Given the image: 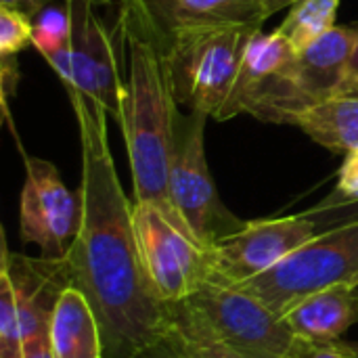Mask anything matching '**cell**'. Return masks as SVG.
I'll return each mask as SVG.
<instances>
[{
  "label": "cell",
  "instance_id": "obj_1",
  "mask_svg": "<svg viewBox=\"0 0 358 358\" xmlns=\"http://www.w3.org/2000/svg\"><path fill=\"white\" fill-rule=\"evenodd\" d=\"M82 147V222L67 254L71 283L90 302L105 358H157L168 340V306L149 285L138 254L132 208L120 185L107 111L82 92H67Z\"/></svg>",
  "mask_w": 358,
  "mask_h": 358
},
{
  "label": "cell",
  "instance_id": "obj_2",
  "mask_svg": "<svg viewBox=\"0 0 358 358\" xmlns=\"http://www.w3.org/2000/svg\"><path fill=\"white\" fill-rule=\"evenodd\" d=\"M117 34L128 55L122 134L130 162L134 203L155 206L191 235L170 197V157L178 103L172 92L164 38L141 0H120Z\"/></svg>",
  "mask_w": 358,
  "mask_h": 358
},
{
  "label": "cell",
  "instance_id": "obj_3",
  "mask_svg": "<svg viewBox=\"0 0 358 358\" xmlns=\"http://www.w3.org/2000/svg\"><path fill=\"white\" fill-rule=\"evenodd\" d=\"M168 334L237 358H285L296 334L258 298L214 281L166 304Z\"/></svg>",
  "mask_w": 358,
  "mask_h": 358
},
{
  "label": "cell",
  "instance_id": "obj_4",
  "mask_svg": "<svg viewBox=\"0 0 358 358\" xmlns=\"http://www.w3.org/2000/svg\"><path fill=\"white\" fill-rule=\"evenodd\" d=\"M260 29V25L222 23L185 27L164 38L176 103L227 122L248 44Z\"/></svg>",
  "mask_w": 358,
  "mask_h": 358
},
{
  "label": "cell",
  "instance_id": "obj_5",
  "mask_svg": "<svg viewBox=\"0 0 358 358\" xmlns=\"http://www.w3.org/2000/svg\"><path fill=\"white\" fill-rule=\"evenodd\" d=\"M358 287V220L319 233L271 271L233 285L277 315L331 285Z\"/></svg>",
  "mask_w": 358,
  "mask_h": 358
},
{
  "label": "cell",
  "instance_id": "obj_6",
  "mask_svg": "<svg viewBox=\"0 0 358 358\" xmlns=\"http://www.w3.org/2000/svg\"><path fill=\"white\" fill-rule=\"evenodd\" d=\"M208 115L201 111H178L174 122L172 157H170V197L172 203L191 231V235L206 248L235 235L245 227L220 199L212 180L206 157Z\"/></svg>",
  "mask_w": 358,
  "mask_h": 358
},
{
  "label": "cell",
  "instance_id": "obj_7",
  "mask_svg": "<svg viewBox=\"0 0 358 358\" xmlns=\"http://www.w3.org/2000/svg\"><path fill=\"white\" fill-rule=\"evenodd\" d=\"M73 19L71 42L46 57V63L61 78L67 92H82L120 122L126 82L122 80L113 36L96 15L90 0H67Z\"/></svg>",
  "mask_w": 358,
  "mask_h": 358
},
{
  "label": "cell",
  "instance_id": "obj_8",
  "mask_svg": "<svg viewBox=\"0 0 358 358\" xmlns=\"http://www.w3.org/2000/svg\"><path fill=\"white\" fill-rule=\"evenodd\" d=\"M132 220L143 268L159 302H178L210 279V248L170 222L155 206L134 203Z\"/></svg>",
  "mask_w": 358,
  "mask_h": 358
},
{
  "label": "cell",
  "instance_id": "obj_9",
  "mask_svg": "<svg viewBox=\"0 0 358 358\" xmlns=\"http://www.w3.org/2000/svg\"><path fill=\"white\" fill-rule=\"evenodd\" d=\"M296 55L298 50L277 29L256 31L239 69L229 120L250 113L262 122L296 126L302 115L292 78Z\"/></svg>",
  "mask_w": 358,
  "mask_h": 358
},
{
  "label": "cell",
  "instance_id": "obj_10",
  "mask_svg": "<svg viewBox=\"0 0 358 358\" xmlns=\"http://www.w3.org/2000/svg\"><path fill=\"white\" fill-rule=\"evenodd\" d=\"M25 182L19 201V233L23 243H34L46 258H65L82 222L80 193L67 189L55 164L27 155Z\"/></svg>",
  "mask_w": 358,
  "mask_h": 358
},
{
  "label": "cell",
  "instance_id": "obj_11",
  "mask_svg": "<svg viewBox=\"0 0 358 358\" xmlns=\"http://www.w3.org/2000/svg\"><path fill=\"white\" fill-rule=\"evenodd\" d=\"M319 229L304 212L285 218L245 222L235 235L210 248V279L220 285L245 283L285 260L304 243L315 239Z\"/></svg>",
  "mask_w": 358,
  "mask_h": 358
},
{
  "label": "cell",
  "instance_id": "obj_12",
  "mask_svg": "<svg viewBox=\"0 0 358 358\" xmlns=\"http://www.w3.org/2000/svg\"><path fill=\"white\" fill-rule=\"evenodd\" d=\"M0 266L10 275L19 315H21V334L25 338L48 336L50 319L55 304L61 292L71 283L69 260L65 258H29L17 252H10L6 237L2 235V254Z\"/></svg>",
  "mask_w": 358,
  "mask_h": 358
},
{
  "label": "cell",
  "instance_id": "obj_13",
  "mask_svg": "<svg viewBox=\"0 0 358 358\" xmlns=\"http://www.w3.org/2000/svg\"><path fill=\"white\" fill-rule=\"evenodd\" d=\"M357 38L358 23L336 25L304 50H298L292 78L302 113L319 103L340 96Z\"/></svg>",
  "mask_w": 358,
  "mask_h": 358
},
{
  "label": "cell",
  "instance_id": "obj_14",
  "mask_svg": "<svg viewBox=\"0 0 358 358\" xmlns=\"http://www.w3.org/2000/svg\"><path fill=\"white\" fill-rule=\"evenodd\" d=\"M159 29L162 38L185 29L201 25H222V23H245L260 25L264 17L260 13L258 0H141Z\"/></svg>",
  "mask_w": 358,
  "mask_h": 358
},
{
  "label": "cell",
  "instance_id": "obj_15",
  "mask_svg": "<svg viewBox=\"0 0 358 358\" xmlns=\"http://www.w3.org/2000/svg\"><path fill=\"white\" fill-rule=\"evenodd\" d=\"M298 338L340 340L358 323V287L340 283L321 289L283 315Z\"/></svg>",
  "mask_w": 358,
  "mask_h": 358
},
{
  "label": "cell",
  "instance_id": "obj_16",
  "mask_svg": "<svg viewBox=\"0 0 358 358\" xmlns=\"http://www.w3.org/2000/svg\"><path fill=\"white\" fill-rule=\"evenodd\" d=\"M48 340L52 358H105L99 319L76 285L61 292L52 310Z\"/></svg>",
  "mask_w": 358,
  "mask_h": 358
},
{
  "label": "cell",
  "instance_id": "obj_17",
  "mask_svg": "<svg viewBox=\"0 0 358 358\" xmlns=\"http://www.w3.org/2000/svg\"><path fill=\"white\" fill-rule=\"evenodd\" d=\"M321 147L336 153L358 149V96H334L310 107L296 124Z\"/></svg>",
  "mask_w": 358,
  "mask_h": 358
},
{
  "label": "cell",
  "instance_id": "obj_18",
  "mask_svg": "<svg viewBox=\"0 0 358 358\" xmlns=\"http://www.w3.org/2000/svg\"><path fill=\"white\" fill-rule=\"evenodd\" d=\"M338 10L340 0H298L289 6L277 31L296 50H304L338 25Z\"/></svg>",
  "mask_w": 358,
  "mask_h": 358
},
{
  "label": "cell",
  "instance_id": "obj_19",
  "mask_svg": "<svg viewBox=\"0 0 358 358\" xmlns=\"http://www.w3.org/2000/svg\"><path fill=\"white\" fill-rule=\"evenodd\" d=\"M73 34V19L69 2L65 0L63 6H46L34 17V48L46 59L59 50H63L71 42Z\"/></svg>",
  "mask_w": 358,
  "mask_h": 358
},
{
  "label": "cell",
  "instance_id": "obj_20",
  "mask_svg": "<svg viewBox=\"0 0 358 358\" xmlns=\"http://www.w3.org/2000/svg\"><path fill=\"white\" fill-rule=\"evenodd\" d=\"M21 315L10 275L0 266V358H21Z\"/></svg>",
  "mask_w": 358,
  "mask_h": 358
},
{
  "label": "cell",
  "instance_id": "obj_21",
  "mask_svg": "<svg viewBox=\"0 0 358 358\" xmlns=\"http://www.w3.org/2000/svg\"><path fill=\"white\" fill-rule=\"evenodd\" d=\"M34 44V19L17 8L0 6V57H17Z\"/></svg>",
  "mask_w": 358,
  "mask_h": 358
},
{
  "label": "cell",
  "instance_id": "obj_22",
  "mask_svg": "<svg viewBox=\"0 0 358 358\" xmlns=\"http://www.w3.org/2000/svg\"><path fill=\"white\" fill-rule=\"evenodd\" d=\"M355 201H358V149L346 153L344 164L338 172L336 189L317 206L329 208V206H342V203H355Z\"/></svg>",
  "mask_w": 358,
  "mask_h": 358
},
{
  "label": "cell",
  "instance_id": "obj_23",
  "mask_svg": "<svg viewBox=\"0 0 358 358\" xmlns=\"http://www.w3.org/2000/svg\"><path fill=\"white\" fill-rule=\"evenodd\" d=\"M285 358H358L350 342L342 340H310L298 338L294 340Z\"/></svg>",
  "mask_w": 358,
  "mask_h": 358
},
{
  "label": "cell",
  "instance_id": "obj_24",
  "mask_svg": "<svg viewBox=\"0 0 358 358\" xmlns=\"http://www.w3.org/2000/svg\"><path fill=\"white\" fill-rule=\"evenodd\" d=\"M308 218L315 220L319 233L336 229L340 224H348V222H357L358 220V201L355 203H342V206H329V208H319L313 206L304 212Z\"/></svg>",
  "mask_w": 358,
  "mask_h": 358
},
{
  "label": "cell",
  "instance_id": "obj_25",
  "mask_svg": "<svg viewBox=\"0 0 358 358\" xmlns=\"http://www.w3.org/2000/svg\"><path fill=\"white\" fill-rule=\"evenodd\" d=\"M157 358H237L233 355H227L218 348H210V346H199L193 342H187L182 338H176L172 334H168V340L162 348V352Z\"/></svg>",
  "mask_w": 358,
  "mask_h": 358
},
{
  "label": "cell",
  "instance_id": "obj_26",
  "mask_svg": "<svg viewBox=\"0 0 358 358\" xmlns=\"http://www.w3.org/2000/svg\"><path fill=\"white\" fill-rule=\"evenodd\" d=\"M21 358H52L48 336H34L23 340Z\"/></svg>",
  "mask_w": 358,
  "mask_h": 358
},
{
  "label": "cell",
  "instance_id": "obj_27",
  "mask_svg": "<svg viewBox=\"0 0 358 358\" xmlns=\"http://www.w3.org/2000/svg\"><path fill=\"white\" fill-rule=\"evenodd\" d=\"M340 96H358V38L352 57H350V63H348V71H346V80H344Z\"/></svg>",
  "mask_w": 358,
  "mask_h": 358
},
{
  "label": "cell",
  "instance_id": "obj_28",
  "mask_svg": "<svg viewBox=\"0 0 358 358\" xmlns=\"http://www.w3.org/2000/svg\"><path fill=\"white\" fill-rule=\"evenodd\" d=\"M52 0H0V6H8V8H17L25 15H29L31 19L44 10L46 6H50Z\"/></svg>",
  "mask_w": 358,
  "mask_h": 358
},
{
  "label": "cell",
  "instance_id": "obj_29",
  "mask_svg": "<svg viewBox=\"0 0 358 358\" xmlns=\"http://www.w3.org/2000/svg\"><path fill=\"white\" fill-rule=\"evenodd\" d=\"M294 2H298V0H258V6H260V13H262V17L266 21L268 17L277 15L279 10L289 8Z\"/></svg>",
  "mask_w": 358,
  "mask_h": 358
},
{
  "label": "cell",
  "instance_id": "obj_30",
  "mask_svg": "<svg viewBox=\"0 0 358 358\" xmlns=\"http://www.w3.org/2000/svg\"><path fill=\"white\" fill-rule=\"evenodd\" d=\"M92 4H113V2H117V0H90Z\"/></svg>",
  "mask_w": 358,
  "mask_h": 358
},
{
  "label": "cell",
  "instance_id": "obj_31",
  "mask_svg": "<svg viewBox=\"0 0 358 358\" xmlns=\"http://www.w3.org/2000/svg\"><path fill=\"white\" fill-rule=\"evenodd\" d=\"M350 344H352V348H355V352H357V355H358V342H350Z\"/></svg>",
  "mask_w": 358,
  "mask_h": 358
}]
</instances>
